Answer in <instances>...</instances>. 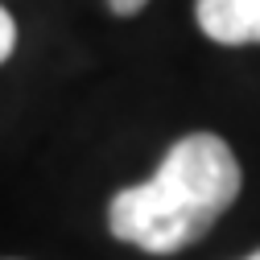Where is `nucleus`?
<instances>
[{
    "mask_svg": "<svg viewBox=\"0 0 260 260\" xmlns=\"http://www.w3.org/2000/svg\"><path fill=\"white\" fill-rule=\"evenodd\" d=\"M240 161L215 133L182 137L149 182L108 203V232L153 256H170L203 240L240 194Z\"/></svg>",
    "mask_w": 260,
    "mask_h": 260,
    "instance_id": "obj_1",
    "label": "nucleus"
},
{
    "mask_svg": "<svg viewBox=\"0 0 260 260\" xmlns=\"http://www.w3.org/2000/svg\"><path fill=\"white\" fill-rule=\"evenodd\" d=\"M194 17L219 46H260V0H199Z\"/></svg>",
    "mask_w": 260,
    "mask_h": 260,
    "instance_id": "obj_2",
    "label": "nucleus"
},
{
    "mask_svg": "<svg viewBox=\"0 0 260 260\" xmlns=\"http://www.w3.org/2000/svg\"><path fill=\"white\" fill-rule=\"evenodd\" d=\"M17 50V21L9 17V9L0 5V62H9Z\"/></svg>",
    "mask_w": 260,
    "mask_h": 260,
    "instance_id": "obj_3",
    "label": "nucleus"
},
{
    "mask_svg": "<svg viewBox=\"0 0 260 260\" xmlns=\"http://www.w3.org/2000/svg\"><path fill=\"white\" fill-rule=\"evenodd\" d=\"M149 5V0H108V9L116 13V17H133V13H141Z\"/></svg>",
    "mask_w": 260,
    "mask_h": 260,
    "instance_id": "obj_4",
    "label": "nucleus"
},
{
    "mask_svg": "<svg viewBox=\"0 0 260 260\" xmlns=\"http://www.w3.org/2000/svg\"><path fill=\"white\" fill-rule=\"evenodd\" d=\"M244 260H260V248H256V252H252V256H244Z\"/></svg>",
    "mask_w": 260,
    "mask_h": 260,
    "instance_id": "obj_5",
    "label": "nucleus"
}]
</instances>
